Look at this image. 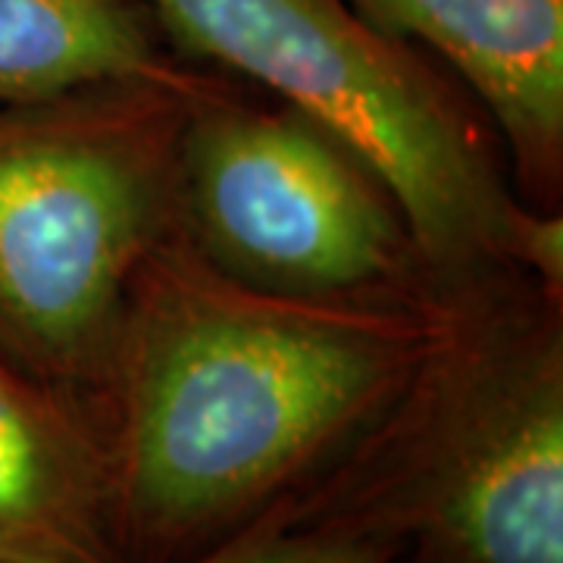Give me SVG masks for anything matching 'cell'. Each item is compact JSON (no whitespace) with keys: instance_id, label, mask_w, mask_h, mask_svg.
Returning a JSON list of instances; mask_svg holds the SVG:
<instances>
[{"instance_id":"cell-4","label":"cell","mask_w":563,"mask_h":563,"mask_svg":"<svg viewBox=\"0 0 563 563\" xmlns=\"http://www.w3.org/2000/svg\"><path fill=\"white\" fill-rule=\"evenodd\" d=\"M385 485L351 507L439 563H563V347L551 313L463 329L398 404Z\"/></svg>"},{"instance_id":"cell-6","label":"cell","mask_w":563,"mask_h":563,"mask_svg":"<svg viewBox=\"0 0 563 563\" xmlns=\"http://www.w3.org/2000/svg\"><path fill=\"white\" fill-rule=\"evenodd\" d=\"M385 38L426 44L492 113L523 185L551 191L563 157V0H347Z\"/></svg>"},{"instance_id":"cell-7","label":"cell","mask_w":563,"mask_h":563,"mask_svg":"<svg viewBox=\"0 0 563 563\" xmlns=\"http://www.w3.org/2000/svg\"><path fill=\"white\" fill-rule=\"evenodd\" d=\"M113 532L110 451L0 354V563H113Z\"/></svg>"},{"instance_id":"cell-5","label":"cell","mask_w":563,"mask_h":563,"mask_svg":"<svg viewBox=\"0 0 563 563\" xmlns=\"http://www.w3.org/2000/svg\"><path fill=\"white\" fill-rule=\"evenodd\" d=\"M179 210L203 261L282 298H388L422 263L373 169L285 103L251 110L220 91L191 107Z\"/></svg>"},{"instance_id":"cell-8","label":"cell","mask_w":563,"mask_h":563,"mask_svg":"<svg viewBox=\"0 0 563 563\" xmlns=\"http://www.w3.org/2000/svg\"><path fill=\"white\" fill-rule=\"evenodd\" d=\"M147 0H0V107L57 101L107 85L220 95L163 44Z\"/></svg>"},{"instance_id":"cell-1","label":"cell","mask_w":563,"mask_h":563,"mask_svg":"<svg viewBox=\"0 0 563 563\" xmlns=\"http://www.w3.org/2000/svg\"><path fill=\"white\" fill-rule=\"evenodd\" d=\"M451 325L398 295H269L169 239L135 279L107 385L113 529L176 551L247 520L391 417Z\"/></svg>"},{"instance_id":"cell-9","label":"cell","mask_w":563,"mask_h":563,"mask_svg":"<svg viewBox=\"0 0 563 563\" xmlns=\"http://www.w3.org/2000/svg\"><path fill=\"white\" fill-rule=\"evenodd\" d=\"M404 539L391 520L344 507L307 526L266 520L195 563H391Z\"/></svg>"},{"instance_id":"cell-3","label":"cell","mask_w":563,"mask_h":563,"mask_svg":"<svg viewBox=\"0 0 563 563\" xmlns=\"http://www.w3.org/2000/svg\"><path fill=\"white\" fill-rule=\"evenodd\" d=\"M198 57L261 81L361 157L442 276L510 261L526 210L442 76L347 0H147Z\"/></svg>"},{"instance_id":"cell-2","label":"cell","mask_w":563,"mask_h":563,"mask_svg":"<svg viewBox=\"0 0 563 563\" xmlns=\"http://www.w3.org/2000/svg\"><path fill=\"white\" fill-rule=\"evenodd\" d=\"M207 98L107 85L0 107V354L32 379L69 398L110 385L135 279L181 217V129Z\"/></svg>"}]
</instances>
